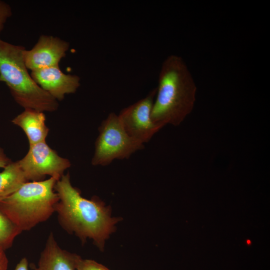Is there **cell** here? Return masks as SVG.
I'll return each instance as SVG.
<instances>
[{"label": "cell", "instance_id": "obj_1", "mask_svg": "<svg viewBox=\"0 0 270 270\" xmlns=\"http://www.w3.org/2000/svg\"><path fill=\"white\" fill-rule=\"evenodd\" d=\"M54 190L59 196L56 212L62 226L82 241L92 239L102 249L118 218H111L109 209L98 200L82 197L80 191L72 186L68 173L56 182Z\"/></svg>", "mask_w": 270, "mask_h": 270}, {"label": "cell", "instance_id": "obj_2", "mask_svg": "<svg viewBox=\"0 0 270 270\" xmlns=\"http://www.w3.org/2000/svg\"><path fill=\"white\" fill-rule=\"evenodd\" d=\"M196 86L184 59L170 54L162 63L152 110V121L162 128L180 125L192 112Z\"/></svg>", "mask_w": 270, "mask_h": 270}, {"label": "cell", "instance_id": "obj_3", "mask_svg": "<svg viewBox=\"0 0 270 270\" xmlns=\"http://www.w3.org/2000/svg\"><path fill=\"white\" fill-rule=\"evenodd\" d=\"M25 49L0 38V82H5L15 101L24 109L54 112L58 101L32 79L24 62Z\"/></svg>", "mask_w": 270, "mask_h": 270}, {"label": "cell", "instance_id": "obj_4", "mask_svg": "<svg viewBox=\"0 0 270 270\" xmlns=\"http://www.w3.org/2000/svg\"><path fill=\"white\" fill-rule=\"evenodd\" d=\"M58 180L28 182L0 201V210L21 232L29 230L48 220L56 212L59 200L54 190Z\"/></svg>", "mask_w": 270, "mask_h": 270}, {"label": "cell", "instance_id": "obj_5", "mask_svg": "<svg viewBox=\"0 0 270 270\" xmlns=\"http://www.w3.org/2000/svg\"><path fill=\"white\" fill-rule=\"evenodd\" d=\"M92 160L94 166H107L114 160L128 159L142 150L144 144L130 137L126 132L118 114L110 113L98 128Z\"/></svg>", "mask_w": 270, "mask_h": 270}, {"label": "cell", "instance_id": "obj_6", "mask_svg": "<svg viewBox=\"0 0 270 270\" xmlns=\"http://www.w3.org/2000/svg\"><path fill=\"white\" fill-rule=\"evenodd\" d=\"M18 162L28 181L41 180L47 175L58 180L70 166V160L60 156L46 141L30 145L26 154Z\"/></svg>", "mask_w": 270, "mask_h": 270}, {"label": "cell", "instance_id": "obj_7", "mask_svg": "<svg viewBox=\"0 0 270 270\" xmlns=\"http://www.w3.org/2000/svg\"><path fill=\"white\" fill-rule=\"evenodd\" d=\"M156 88L144 98L122 110L118 116L127 134L137 141L148 142L162 128L152 118Z\"/></svg>", "mask_w": 270, "mask_h": 270}, {"label": "cell", "instance_id": "obj_8", "mask_svg": "<svg viewBox=\"0 0 270 270\" xmlns=\"http://www.w3.org/2000/svg\"><path fill=\"white\" fill-rule=\"evenodd\" d=\"M70 44L58 37L41 35L30 50H24V58L26 66L31 71L59 66L66 56Z\"/></svg>", "mask_w": 270, "mask_h": 270}, {"label": "cell", "instance_id": "obj_9", "mask_svg": "<svg viewBox=\"0 0 270 270\" xmlns=\"http://www.w3.org/2000/svg\"><path fill=\"white\" fill-rule=\"evenodd\" d=\"M30 75L36 84L57 101L62 100L66 94L75 93L80 85L78 76L63 72L59 66L32 70Z\"/></svg>", "mask_w": 270, "mask_h": 270}, {"label": "cell", "instance_id": "obj_10", "mask_svg": "<svg viewBox=\"0 0 270 270\" xmlns=\"http://www.w3.org/2000/svg\"><path fill=\"white\" fill-rule=\"evenodd\" d=\"M80 258L62 249L50 232L34 270H76Z\"/></svg>", "mask_w": 270, "mask_h": 270}, {"label": "cell", "instance_id": "obj_11", "mask_svg": "<svg viewBox=\"0 0 270 270\" xmlns=\"http://www.w3.org/2000/svg\"><path fill=\"white\" fill-rule=\"evenodd\" d=\"M45 122L44 112L31 109H24L12 120L25 132L30 145L46 141L49 129Z\"/></svg>", "mask_w": 270, "mask_h": 270}, {"label": "cell", "instance_id": "obj_12", "mask_svg": "<svg viewBox=\"0 0 270 270\" xmlns=\"http://www.w3.org/2000/svg\"><path fill=\"white\" fill-rule=\"evenodd\" d=\"M28 182L18 161L10 162L0 172V201L14 193Z\"/></svg>", "mask_w": 270, "mask_h": 270}, {"label": "cell", "instance_id": "obj_13", "mask_svg": "<svg viewBox=\"0 0 270 270\" xmlns=\"http://www.w3.org/2000/svg\"><path fill=\"white\" fill-rule=\"evenodd\" d=\"M21 231L0 210V247L4 250L10 247Z\"/></svg>", "mask_w": 270, "mask_h": 270}, {"label": "cell", "instance_id": "obj_14", "mask_svg": "<svg viewBox=\"0 0 270 270\" xmlns=\"http://www.w3.org/2000/svg\"><path fill=\"white\" fill-rule=\"evenodd\" d=\"M76 270H110L104 266L92 260L80 258Z\"/></svg>", "mask_w": 270, "mask_h": 270}, {"label": "cell", "instance_id": "obj_15", "mask_svg": "<svg viewBox=\"0 0 270 270\" xmlns=\"http://www.w3.org/2000/svg\"><path fill=\"white\" fill-rule=\"evenodd\" d=\"M12 15L10 6L6 2L0 0V34L4 30L8 20Z\"/></svg>", "mask_w": 270, "mask_h": 270}, {"label": "cell", "instance_id": "obj_16", "mask_svg": "<svg viewBox=\"0 0 270 270\" xmlns=\"http://www.w3.org/2000/svg\"><path fill=\"white\" fill-rule=\"evenodd\" d=\"M4 250L0 247V270H8V259Z\"/></svg>", "mask_w": 270, "mask_h": 270}, {"label": "cell", "instance_id": "obj_17", "mask_svg": "<svg viewBox=\"0 0 270 270\" xmlns=\"http://www.w3.org/2000/svg\"><path fill=\"white\" fill-rule=\"evenodd\" d=\"M11 162L10 160L6 156L3 150L0 147V168H4Z\"/></svg>", "mask_w": 270, "mask_h": 270}, {"label": "cell", "instance_id": "obj_18", "mask_svg": "<svg viewBox=\"0 0 270 270\" xmlns=\"http://www.w3.org/2000/svg\"><path fill=\"white\" fill-rule=\"evenodd\" d=\"M28 259L22 258L16 264L14 270H28Z\"/></svg>", "mask_w": 270, "mask_h": 270}]
</instances>
